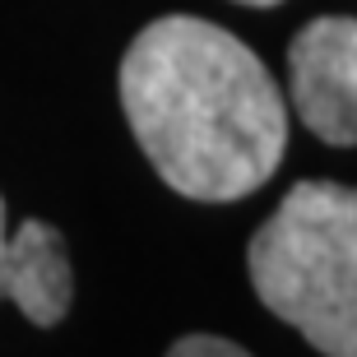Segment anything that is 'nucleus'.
Wrapping results in <instances>:
<instances>
[{
	"label": "nucleus",
	"instance_id": "f257e3e1",
	"mask_svg": "<svg viewBox=\"0 0 357 357\" xmlns=\"http://www.w3.org/2000/svg\"><path fill=\"white\" fill-rule=\"evenodd\" d=\"M121 107L153 172L199 204L255 195L288 149V102L265 61L195 14L135 33L121 56Z\"/></svg>",
	"mask_w": 357,
	"mask_h": 357
},
{
	"label": "nucleus",
	"instance_id": "f03ea898",
	"mask_svg": "<svg viewBox=\"0 0 357 357\" xmlns=\"http://www.w3.org/2000/svg\"><path fill=\"white\" fill-rule=\"evenodd\" d=\"M251 288L325 357H357V185L297 181L246 251Z\"/></svg>",
	"mask_w": 357,
	"mask_h": 357
},
{
	"label": "nucleus",
	"instance_id": "7ed1b4c3",
	"mask_svg": "<svg viewBox=\"0 0 357 357\" xmlns=\"http://www.w3.org/2000/svg\"><path fill=\"white\" fill-rule=\"evenodd\" d=\"M288 98L316 139L357 149V19L320 14L292 38Z\"/></svg>",
	"mask_w": 357,
	"mask_h": 357
},
{
	"label": "nucleus",
	"instance_id": "20e7f679",
	"mask_svg": "<svg viewBox=\"0 0 357 357\" xmlns=\"http://www.w3.org/2000/svg\"><path fill=\"white\" fill-rule=\"evenodd\" d=\"M0 302H14L38 330L61 325L75 302L66 237L42 218H24L19 227H10L5 195H0Z\"/></svg>",
	"mask_w": 357,
	"mask_h": 357
},
{
	"label": "nucleus",
	"instance_id": "39448f33",
	"mask_svg": "<svg viewBox=\"0 0 357 357\" xmlns=\"http://www.w3.org/2000/svg\"><path fill=\"white\" fill-rule=\"evenodd\" d=\"M167 357H251V353L237 348L232 339H218V334H185L167 348Z\"/></svg>",
	"mask_w": 357,
	"mask_h": 357
},
{
	"label": "nucleus",
	"instance_id": "423d86ee",
	"mask_svg": "<svg viewBox=\"0 0 357 357\" xmlns=\"http://www.w3.org/2000/svg\"><path fill=\"white\" fill-rule=\"evenodd\" d=\"M237 5H251V10H269V5H283V0H237Z\"/></svg>",
	"mask_w": 357,
	"mask_h": 357
}]
</instances>
